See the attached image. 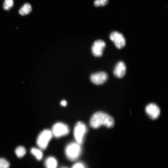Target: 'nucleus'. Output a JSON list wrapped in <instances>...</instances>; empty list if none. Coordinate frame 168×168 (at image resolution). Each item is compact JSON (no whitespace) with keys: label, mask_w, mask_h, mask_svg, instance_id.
<instances>
[{"label":"nucleus","mask_w":168,"mask_h":168,"mask_svg":"<svg viewBox=\"0 0 168 168\" xmlns=\"http://www.w3.org/2000/svg\"><path fill=\"white\" fill-rule=\"evenodd\" d=\"M60 105L63 107H65L67 105V102L65 100H63L60 102Z\"/></svg>","instance_id":"obj_19"},{"label":"nucleus","mask_w":168,"mask_h":168,"mask_svg":"<svg viewBox=\"0 0 168 168\" xmlns=\"http://www.w3.org/2000/svg\"><path fill=\"white\" fill-rule=\"evenodd\" d=\"M126 72V66L122 61L119 62L116 65L113 73L114 76L118 78L123 77Z\"/></svg>","instance_id":"obj_10"},{"label":"nucleus","mask_w":168,"mask_h":168,"mask_svg":"<svg viewBox=\"0 0 168 168\" xmlns=\"http://www.w3.org/2000/svg\"><path fill=\"white\" fill-rule=\"evenodd\" d=\"M14 5V0H5L3 8L4 10L9 11L13 6Z\"/></svg>","instance_id":"obj_15"},{"label":"nucleus","mask_w":168,"mask_h":168,"mask_svg":"<svg viewBox=\"0 0 168 168\" xmlns=\"http://www.w3.org/2000/svg\"><path fill=\"white\" fill-rule=\"evenodd\" d=\"M31 153L34 155L38 160H41L42 159L43 154L41 150L35 148H33L31 150Z\"/></svg>","instance_id":"obj_13"},{"label":"nucleus","mask_w":168,"mask_h":168,"mask_svg":"<svg viewBox=\"0 0 168 168\" xmlns=\"http://www.w3.org/2000/svg\"><path fill=\"white\" fill-rule=\"evenodd\" d=\"M10 164L9 162L5 159L0 158V168H9Z\"/></svg>","instance_id":"obj_17"},{"label":"nucleus","mask_w":168,"mask_h":168,"mask_svg":"<svg viewBox=\"0 0 168 168\" xmlns=\"http://www.w3.org/2000/svg\"><path fill=\"white\" fill-rule=\"evenodd\" d=\"M110 38L119 49L122 48L126 45V39L121 33L116 31L113 32L110 34Z\"/></svg>","instance_id":"obj_6"},{"label":"nucleus","mask_w":168,"mask_h":168,"mask_svg":"<svg viewBox=\"0 0 168 168\" xmlns=\"http://www.w3.org/2000/svg\"><path fill=\"white\" fill-rule=\"evenodd\" d=\"M90 78L91 81L95 85H100L107 82L108 79V76L106 73L100 72L93 74Z\"/></svg>","instance_id":"obj_7"},{"label":"nucleus","mask_w":168,"mask_h":168,"mask_svg":"<svg viewBox=\"0 0 168 168\" xmlns=\"http://www.w3.org/2000/svg\"><path fill=\"white\" fill-rule=\"evenodd\" d=\"M90 123L91 126L95 129L99 128L102 126L111 128L115 125L113 118L102 112H97L94 114L91 118Z\"/></svg>","instance_id":"obj_1"},{"label":"nucleus","mask_w":168,"mask_h":168,"mask_svg":"<svg viewBox=\"0 0 168 168\" xmlns=\"http://www.w3.org/2000/svg\"><path fill=\"white\" fill-rule=\"evenodd\" d=\"M45 165L46 168H56L58 166V161L55 157H50L46 159Z\"/></svg>","instance_id":"obj_11"},{"label":"nucleus","mask_w":168,"mask_h":168,"mask_svg":"<svg viewBox=\"0 0 168 168\" xmlns=\"http://www.w3.org/2000/svg\"><path fill=\"white\" fill-rule=\"evenodd\" d=\"M51 131L53 136L59 138L68 135L70 130L69 127L66 124L58 122L53 126Z\"/></svg>","instance_id":"obj_5"},{"label":"nucleus","mask_w":168,"mask_h":168,"mask_svg":"<svg viewBox=\"0 0 168 168\" xmlns=\"http://www.w3.org/2000/svg\"><path fill=\"white\" fill-rule=\"evenodd\" d=\"M32 10L31 5L29 3H26L19 10V13L22 16H25L29 14Z\"/></svg>","instance_id":"obj_12"},{"label":"nucleus","mask_w":168,"mask_h":168,"mask_svg":"<svg viewBox=\"0 0 168 168\" xmlns=\"http://www.w3.org/2000/svg\"><path fill=\"white\" fill-rule=\"evenodd\" d=\"M72 168H87V167L83 163L78 162L74 164Z\"/></svg>","instance_id":"obj_18"},{"label":"nucleus","mask_w":168,"mask_h":168,"mask_svg":"<svg viewBox=\"0 0 168 168\" xmlns=\"http://www.w3.org/2000/svg\"><path fill=\"white\" fill-rule=\"evenodd\" d=\"M66 168V167H63V168Z\"/></svg>","instance_id":"obj_20"},{"label":"nucleus","mask_w":168,"mask_h":168,"mask_svg":"<svg viewBox=\"0 0 168 168\" xmlns=\"http://www.w3.org/2000/svg\"><path fill=\"white\" fill-rule=\"evenodd\" d=\"M86 125L82 122H78L75 125L73 130V135L76 142L81 144L83 142L87 132Z\"/></svg>","instance_id":"obj_4"},{"label":"nucleus","mask_w":168,"mask_h":168,"mask_svg":"<svg viewBox=\"0 0 168 168\" xmlns=\"http://www.w3.org/2000/svg\"><path fill=\"white\" fill-rule=\"evenodd\" d=\"M145 111L151 118L154 120L157 118L160 113V110L155 104H150L146 107Z\"/></svg>","instance_id":"obj_9"},{"label":"nucleus","mask_w":168,"mask_h":168,"mask_svg":"<svg viewBox=\"0 0 168 168\" xmlns=\"http://www.w3.org/2000/svg\"><path fill=\"white\" fill-rule=\"evenodd\" d=\"M106 46L105 43L102 40L96 41L92 47V51L93 55L97 57L101 56Z\"/></svg>","instance_id":"obj_8"},{"label":"nucleus","mask_w":168,"mask_h":168,"mask_svg":"<svg viewBox=\"0 0 168 168\" xmlns=\"http://www.w3.org/2000/svg\"><path fill=\"white\" fill-rule=\"evenodd\" d=\"M53 136L51 130L48 129L43 130L38 137L37 145L41 149H45Z\"/></svg>","instance_id":"obj_3"},{"label":"nucleus","mask_w":168,"mask_h":168,"mask_svg":"<svg viewBox=\"0 0 168 168\" xmlns=\"http://www.w3.org/2000/svg\"><path fill=\"white\" fill-rule=\"evenodd\" d=\"M65 152L68 159L71 161H75L81 155L82 152L81 144L77 142L70 143L66 146Z\"/></svg>","instance_id":"obj_2"},{"label":"nucleus","mask_w":168,"mask_h":168,"mask_svg":"<svg viewBox=\"0 0 168 168\" xmlns=\"http://www.w3.org/2000/svg\"><path fill=\"white\" fill-rule=\"evenodd\" d=\"M15 153L17 157L21 158L25 155L26 150L24 147L22 146H19L16 149Z\"/></svg>","instance_id":"obj_14"},{"label":"nucleus","mask_w":168,"mask_h":168,"mask_svg":"<svg viewBox=\"0 0 168 168\" xmlns=\"http://www.w3.org/2000/svg\"><path fill=\"white\" fill-rule=\"evenodd\" d=\"M108 3V0H95L94 5L97 7H104Z\"/></svg>","instance_id":"obj_16"}]
</instances>
